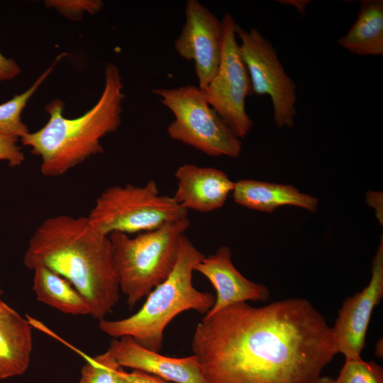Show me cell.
<instances>
[{"instance_id": "6da1fadb", "label": "cell", "mask_w": 383, "mask_h": 383, "mask_svg": "<svg viewBox=\"0 0 383 383\" xmlns=\"http://www.w3.org/2000/svg\"><path fill=\"white\" fill-rule=\"evenodd\" d=\"M192 348L206 383H317L337 354L332 328L300 298L205 316Z\"/></svg>"}, {"instance_id": "7a4b0ae2", "label": "cell", "mask_w": 383, "mask_h": 383, "mask_svg": "<svg viewBox=\"0 0 383 383\" xmlns=\"http://www.w3.org/2000/svg\"><path fill=\"white\" fill-rule=\"evenodd\" d=\"M24 265L44 266L70 282L89 301L100 321L119 299V284L109 235L84 216L60 214L45 219L30 237Z\"/></svg>"}, {"instance_id": "3957f363", "label": "cell", "mask_w": 383, "mask_h": 383, "mask_svg": "<svg viewBox=\"0 0 383 383\" xmlns=\"http://www.w3.org/2000/svg\"><path fill=\"white\" fill-rule=\"evenodd\" d=\"M123 89L118 67L108 62L101 96L85 113L75 118L64 117L65 104L59 99L45 106L50 116L47 123L20 138L23 145L30 148L32 154L40 157L43 175L61 176L104 152L101 138L116 131L121 124Z\"/></svg>"}, {"instance_id": "277c9868", "label": "cell", "mask_w": 383, "mask_h": 383, "mask_svg": "<svg viewBox=\"0 0 383 383\" xmlns=\"http://www.w3.org/2000/svg\"><path fill=\"white\" fill-rule=\"evenodd\" d=\"M204 257L183 235L176 264L168 277L147 296L135 313L120 320L101 319L100 330L114 338L130 336L144 348L159 353L165 329L174 318L188 310L206 313L215 303V296L197 290L192 283L194 267Z\"/></svg>"}, {"instance_id": "5b68a950", "label": "cell", "mask_w": 383, "mask_h": 383, "mask_svg": "<svg viewBox=\"0 0 383 383\" xmlns=\"http://www.w3.org/2000/svg\"><path fill=\"white\" fill-rule=\"evenodd\" d=\"M189 226L186 218L135 237L118 232L109 235L119 288L130 309L170 274Z\"/></svg>"}, {"instance_id": "8992f818", "label": "cell", "mask_w": 383, "mask_h": 383, "mask_svg": "<svg viewBox=\"0 0 383 383\" xmlns=\"http://www.w3.org/2000/svg\"><path fill=\"white\" fill-rule=\"evenodd\" d=\"M99 233L131 234L155 230L188 218V210L173 196L160 194L156 182L113 185L96 198L87 216Z\"/></svg>"}, {"instance_id": "52a82bcc", "label": "cell", "mask_w": 383, "mask_h": 383, "mask_svg": "<svg viewBox=\"0 0 383 383\" xmlns=\"http://www.w3.org/2000/svg\"><path fill=\"white\" fill-rule=\"evenodd\" d=\"M152 92L174 116L167 129L171 139L212 157L240 155V139L211 107L198 86L155 88Z\"/></svg>"}, {"instance_id": "ba28073f", "label": "cell", "mask_w": 383, "mask_h": 383, "mask_svg": "<svg viewBox=\"0 0 383 383\" xmlns=\"http://www.w3.org/2000/svg\"><path fill=\"white\" fill-rule=\"evenodd\" d=\"M222 23L223 40L218 67L202 91L209 105L240 139L253 126V121L245 110V99L254 92L236 40V23L228 13L223 15Z\"/></svg>"}, {"instance_id": "9c48e42d", "label": "cell", "mask_w": 383, "mask_h": 383, "mask_svg": "<svg viewBox=\"0 0 383 383\" xmlns=\"http://www.w3.org/2000/svg\"><path fill=\"white\" fill-rule=\"evenodd\" d=\"M239 50L248 68L254 94L269 95L273 118L279 128H292L296 116V85L285 72L271 43L255 28L235 25Z\"/></svg>"}, {"instance_id": "30bf717a", "label": "cell", "mask_w": 383, "mask_h": 383, "mask_svg": "<svg viewBox=\"0 0 383 383\" xmlns=\"http://www.w3.org/2000/svg\"><path fill=\"white\" fill-rule=\"evenodd\" d=\"M185 22L174 47L183 59L193 60L198 87L204 89L215 75L220 62L223 40L222 20L197 0H187Z\"/></svg>"}, {"instance_id": "8fae6325", "label": "cell", "mask_w": 383, "mask_h": 383, "mask_svg": "<svg viewBox=\"0 0 383 383\" xmlns=\"http://www.w3.org/2000/svg\"><path fill=\"white\" fill-rule=\"evenodd\" d=\"M382 297L383 241L381 239L372 261L368 285L344 300L334 326L331 327L337 353L343 354L345 358L360 357L372 313Z\"/></svg>"}, {"instance_id": "7c38bea8", "label": "cell", "mask_w": 383, "mask_h": 383, "mask_svg": "<svg viewBox=\"0 0 383 383\" xmlns=\"http://www.w3.org/2000/svg\"><path fill=\"white\" fill-rule=\"evenodd\" d=\"M113 338L107 349L121 367L174 383H206L196 357H171L148 350L130 336Z\"/></svg>"}, {"instance_id": "4fadbf2b", "label": "cell", "mask_w": 383, "mask_h": 383, "mask_svg": "<svg viewBox=\"0 0 383 383\" xmlns=\"http://www.w3.org/2000/svg\"><path fill=\"white\" fill-rule=\"evenodd\" d=\"M206 277L216 291L215 303L205 316L213 315L221 309L247 301H265L270 297L268 289L245 278L231 261V251L220 246L214 254L204 257L194 267Z\"/></svg>"}, {"instance_id": "5bb4252c", "label": "cell", "mask_w": 383, "mask_h": 383, "mask_svg": "<svg viewBox=\"0 0 383 383\" xmlns=\"http://www.w3.org/2000/svg\"><path fill=\"white\" fill-rule=\"evenodd\" d=\"M174 177L176 201L187 210L202 213L221 208L235 184L221 170L189 163L179 166Z\"/></svg>"}, {"instance_id": "9a60e30c", "label": "cell", "mask_w": 383, "mask_h": 383, "mask_svg": "<svg viewBox=\"0 0 383 383\" xmlns=\"http://www.w3.org/2000/svg\"><path fill=\"white\" fill-rule=\"evenodd\" d=\"M32 349L31 323L0 300V379L23 374Z\"/></svg>"}, {"instance_id": "2e32d148", "label": "cell", "mask_w": 383, "mask_h": 383, "mask_svg": "<svg viewBox=\"0 0 383 383\" xmlns=\"http://www.w3.org/2000/svg\"><path fill=\"white\" fill-rule=\"evenodd\" d=\"M232 192L237 204L267 213L283 205L296 206L315 212L318 204L316 197L301 193L293 186L254 179L235 182Z\"/></svg>"}, {"instance_id": "e0dca14e", "label": "cell", "mask_w": 383, "mask_h": 383, "mask_svg": "<svg viewBox=\"0 0 383 383\" xmlns=\"http://www.w3.org/2000/svg\"><path fill=\"white\" fill-rule=\"evenodd\" d=\"M337 43L354 55H382L383 1H360L355 22Z\"/></svg>"}, {"instance_id": "ac0fdd59", "label": "cell", "mask_w": 383, "mask_h": 383, "mask_svg": "<svg viewBox=\"0 0 383 383\" xmlns=\"http://www.w3.org/2000/svg\"><path fill=\"white\" fill-rule=\"evenodd\" d=\"M33 270L32 289L38 301L65 313L91 316L89 301L67 279L44 266Z\"/></svg>"}, {"instance_id": "d6986e66", "label": "cell", "mask_w": 383, "mask_h": 383, "mask_svg": "<svg viewBox=\"0 0 383 383\" xmlns=\"http://www.w3.org/2000/svg\"><path fill=\"white\" fill-rule=\"evenodd\" d=\"M65 55V53L60 54L26 91L0 104V133L14 135L19 139L29 133L27 126L21 120V113L30 98Z\"/></svg>"}, {"instance_id": "ffe728a7", "label": "cell", "mask_w": 383, "mask_h": 383, "mask_svg": "<svg viewBox=\"0 0 383 383\" xmlns=\"http://www.w3.org/2000/svg\"><path fill=\"white\" fill-rule=\"evenodd\" d=\"M85 357L79 383H116L117 372L122 367L108 350L93 357Z\"/></svg>"}, {"instance_id": "44dd1931", "label": "cell", "mask_w": 383, "mask_h": 383, "mask_svg": "<svg viewBox=\"0 0 383 383\" xmlns=\"http://www.w3.org/2000/svg\"><path fill=\"white\" fill-rule=\"evenodd\" d=\"M331 383H383V369L361 357L345 358L338 377Z\"/></svg>"}, {"instance_id": "7402d4cb", "label": "cell", "mask_w": 383, "mask_h": 383, "mask_svg": "<svg viewBox=\"0 0 383 383\" xmlns=\"http://www.w3.org/2000/svg\"><path fill=\"white\" fill-rule=\"evenodd\" d=\"M45 5L72 21H80L85 12L94 15L104 4L101 0H46Z\"/></svg>"}, {"instance_id": "603a6c76", "label": "cell", "mask_w": 383, "mask_h": 383, "mask_svg": "<svg viewBox=\"0 0 383 383\" xmlns=\"http://www.w3.org/2000/svg\"><path fill=\"white\" fill-rule=\"evenodd\" d=\"M19 138L0 133V161H6L11 167L23 164L25 156L17 145Z\"/></svg>"}, {"instance_id": "cb8c5ba5", "label": "cell", "mask_w": 383, "mask_h": 383, "mask_svg": "<svg viewBox=\"0 0 383 383\" xmlns=\"http://www.w3.org/2000/svg\"><path fill=\"white\" fill-rule=\"evenodd\" d=\"M21 69L13 58H8L0 52V82L9 81L16 78Z\"/></svg>"}, {"instance_id": "d4e9b609", "label": "cell", "mask_w": 383, "mask_h": 383, "mask_svg": "<svg viewBox=\"0 0 383 383\" xmlns=\"http://www.w3.org/2000/svg\"><path fill=\"white\" fill-rule=\"evenodd\" d=\"M123 375L129 383H171L159 377L136 370L131 372L123 370Z\"/></svg>"}, {"instance_id": "484cf974", "label": "cell", "mask_w": 383, "mask_h": 383, "mask_svg": "<svg viewBox=\"0 0 383 383\" xmlns=\"http://www.w3.org/2000/svg\"><path fill=\"white\" fill-rule=\"evenodd\" d=\"M281 4H289L295 7L298 10V11L304 14L306 6L311 2V1H300V0H287V1H279Z\"/></svg>"}, {"instance_id": "4316f807", "label": "cell", "mask_w": 383, "mask_h": 383, "mask_svg": "<svg viewBox=\"0 0 383 383\" xmlns=\"http://www.w3.org/2000/svg\"><path fill=\"white\" fill-rule=\"evenodd\" d=\"M123 367H121L116 374V383H129L123 375Z\"/></svg>"}, {"instance_id": "83f0119b", "label": "cell", "mask_w": 383, "mask_h": 383, "mask_svg": "<svg viewBox=\"0 0 383 383\" xmlns=\"http://www.w3.org/2000/svg\"><path fill=\"white\" fill-rule=\"evenodd\" d=\"M333 379L328 377H321L317 383H331Z\"/></svg>"}, {"instance_id": "f1b7e54d", "label": "cell", "mask_w": 383, "mask_h": 383, "mask_svg": "<svg viewBox=\"0 0 383 383\" xmlns=\"http://www.w3.org/2000/svg\"><path fill=\"white\" fill-rule=\"evenodd\" d=\"M2 294H3V291L1 290V287H0V300H2L1 299Z\"/></svg>"}]
</instances>
